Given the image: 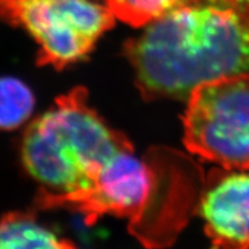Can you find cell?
Instances as JSON below:
<instances>
[{"mask_svg":"<svg viewBox=\"0 0 249 249\" xmlns=\"http://www.w3.org/2000/svg\"><path fill=\"white\" fill-rule=\"evenodd\" d=\"M155 186V171L149 160H141L134 149L120 151L105 164L85 191L62 198L55 208L82 213L87 224L104 214L128 217L130 224L145 210Z\"/></svg>","mask_w":249,"mask_h":249,"instance_id":"5","label":"cell"},{"mask_svg":"<svg viewBox=\"0 0 249 249\" xmlns=\"http://www.w3.org/2000/svg\"><path fill=\"white\" fill-rule=\"evenodd\" d=\"M130 148L129 140L90 107L85 88L60 96L28 127L21 144L24 166L42 185L36 208L52 209L85 191L112 157Z\"/></svg>","mask_w":249,"mask_h":249,"instance_id":"2","label":"cell"},{"mask_svg":"<svg viewBox=\"0 0 249 249\" xmlns=\"http://www.w3.org/2000/svg\"><path fill=\"white\" fill-rule=\"evenodd\" d=\"M191 0H105V5L123 22L145 27Z\"/></svg>","mask_w":249,"mask_h":249,"instance_id":"9","label":"cell"},{"mask_svg":"<svg viewBox=\"0 0 249 249\" xmlns=\"http://www.w3.org/2000/svg\"><path fill=\"white\" fill-rule=\"evenodd\" d=\"M35 98L28 87L14 77H0V129H15L28 118Z\"/></svg>","mask_w":249,"mask_h":249,"instance_id":"8","label":"cell"},{"mask_svg":"<svg viewBox=\"0 0 249 249\" xmlns=\"http://www.w3.org/2000/svg\"><path fill=\"white\" fill-rule=\"evenodd\" d=\"M147 101L187 99L220 77L249 73V7L191 0L124 46Z\"/></svg>","mask_w":249,"mask_h":249,"instance_id":"1","label":"cell"},{"mask_svg":"<svg viewBox=\"0 0 249 249\" xmlns=\"http://www.w3.org/2000/svg\"><path fill=\"white\" fill-rule=\"evenodd\" d=\"M209 1L223 2V4L235 5V6H244V7H249V0H209Z\"/></svg>","mask_w":249,"mask_h":249,"instance_id":"10","label":"cell"},{"mask_svg":"<svg viewBox=\"0 0 249 249\" xmlns=\"http://www.w3.org/2000/svg\"><path fill=\"white\" fill-rule=\"evenodd\" d=\"M114 20L95 0H0V21L23 28L39 45L38 64L55 70L88 55Z\"/></svg>","mask_w":249,"mask_h":249,"instance_id":"4","label":"cell"},{"mask_svg":"<svg viewBox=\"0 0 249 249\" xmlns=\"http://www.w3.org/2000/svg\"><path fill=\"white\" fill-rule=\"evenodd\" d=\"M0 249H77L38 223L33 213H9L0 219Z\"/></svg>","mask_w":249,"mask_h":249,"instance_id":"7","label":"cell"},{"mask_svg":"<svg viewBox=\"0 0 249 249\" xmlns=\"http://www.w3.org/2000/svg\"><path fill=\"white\" fill-rule=\"evenodd\" d=\"M213 249H249V174L213 170L197 203Z\"/></svg>","mask_w":249,"mask_h":249,"instance_id":"6","label":"cell"},{"mask_svg":"<svg viewBox=\"0 0 249 249\" xmlns=\"http://www.w3.org/2000/svg\"><path fill=\"white\" fill-rule=\"evenodd\" d=\"M183 142L225 170L249 171V73L203 83L187 98Z\"/></svg>","mask_w":249,"mask_h":249,"instance_id":"3","label":"cell"}]
</instances>
